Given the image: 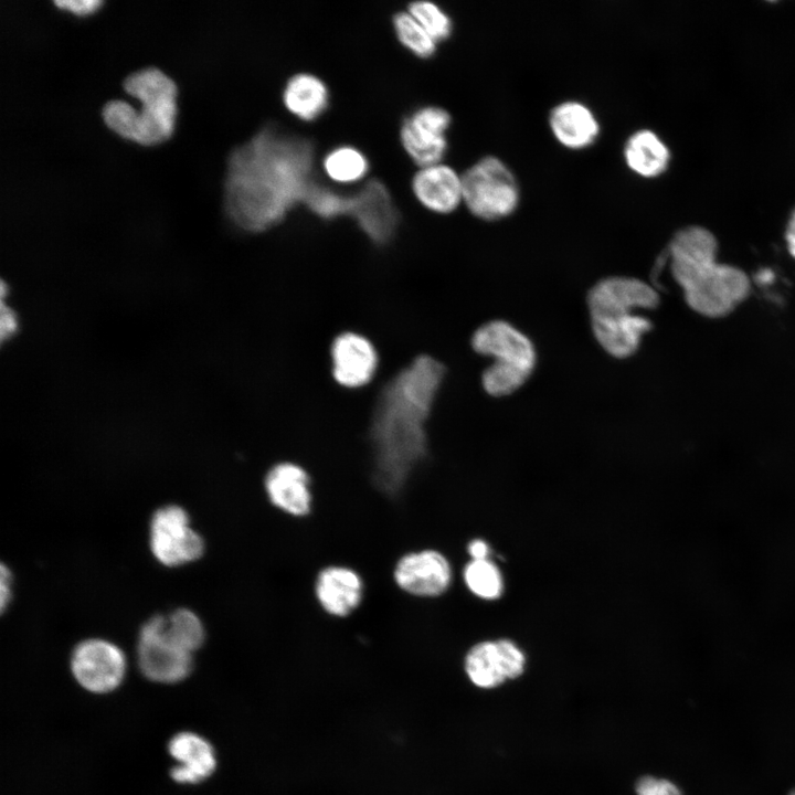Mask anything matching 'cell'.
<instances>
[{
  "label": "cell",
  "instance_id": "1",
  "mask_svg": "<svg viewBox=\"0 0 795 795\" xmlns=\"http://www.w3.org/2000/svg\"><path fill=\"white\" fill-rule=\"evenodd\" d=\"M315 146L264 126L229 155L223 202L240 229L258 233L280 223L314 182Z\"/></svg>",
  "mask_w": 795,
  "mask_h": 795
},
{
  "label": "cell",
  "instance_id": "2",
  "mask_svg": "<svg viewBox=\"0 0 795 795\" xmlns=\"http://www.w3.org/2000/svg\"><path fill=\"white\" fill-rule=\"evenodd\" d=\"M428 354L416 357L381 390L371 420L378 483L396 489L427 452L426 423L445 377Z\"/></svg>",
  "mask_w": 795,
  "mask_h": 795
},
{
  "label": "cell",
  "instance_id": "3",
  "mask_svg": "<svg viewBox=\"0 0 795 795\" xmlns=\"http://www.w3.org/2000/svg\"><path fill=\"white\" fill-rule=\"evenodd\" d=\"M593 335L610 356L635 354L651 321L638 310L655 309L660 297L648 283L629 276H608L595 283L586 297Z\"/></svg>",
  "mask_w": 795,
  "mask_h": 795
},
{
  "label": "cell",
  "instance_id": "4",
  "mask_svg": "<svg viewBox=\"0 0 795 795\" xmlns=\"http://www.w3.org/2000/svg\"><path fill=\"white\" fill-rule=\"evenodd\" d=\"M124 91L139 102L136 109L123 99H110L102 108L105 125L118 136L140 145L166 140L173 131L177 116V86L155 66L129 73Z\"/></svg>",
  "mask_w": 795,
  "mask_h": 795
},
{
  "label": "cell",
  "instance_id": "5",
  "mask_svg": "<svg viewBox=\"0 0 795 795\" xmlns=\"http://www.w3.org/2000/svg\"><path fill=\"white\" fill-rule=\"evenodd\" d=\"M470 343L476 353L492 359L481 374L483 389L491 396L515 393L534 371L538 360L534 343L507 320L483 324L473 333Z\"/></svg>",
  "mask_w": 795,
  "mask_h": 795
},
{
  "label": "cell",
  "instance_id": "6",
  "mask_svg": "<svg viewBox=\"0 0 795 795\" xmlns=\"http://www.w3.org/2000/svg\"><path fill=\"white\" fill-rule=\"evenodd\" d=\"M463 203L483 221L510 216L520 203L519 182L510 167L496 156H485L463 174Z\"/></svg>",
  "mask_w": 795,
  "mask_h": 795
},
{
  "label": "cell",
  "instance_id": "7",
  "mask_svg": "<svg viewBox=\"0 0 795 795\" xmlns=\"http://www.w3.org/2000/svg\"><path fill=\"white\" fill-rule=\"evenodd\" d=\"M690 309L701 316L720 318L729 315L751 292L748 275L739 267L714 263L681 287Z\"/></svg>",
  "mask_w": 795,
  "mask_h": 795
},
{
  "label": "cell",
  "instance_id": "8",
  "mask_svg": "<svg viewBox=\"0 0 795 795\" xmlns=\"http://www.w3.org/2000/svg\"><path fill=\"white\" fill-rule=\"evenodd\" d=\"M150 549L160 563L178 566L199 559L204 542L190 527L187 511L170 505L158 509L151 518Z\"/></svg>",
  "mask_w": 795,
  "mask_h": 795
},
{
  "label": "cell",
  "instance_id": "9",
  "mask_svg": "<svg viewBox=\"0 0 795 795\" xmlns=\"http://www.w3.org/2000/svg\"><path fill=\"white\" fill-rule=\"evenodd\" d=\"M137 658L145 677L160 683L179 682L193 668V654L177 646L162 633L159 615L152 616L141 627Z\"/></svg>",
  "mask_w": 795,
  "mask_h": 795
},
{
  "label": "cell",
  "instance_id": "10",
  "mask_svg": "<svg viewBox=\"0 0 795 795\" xmlns=\"http://www.w3.org/2000/svg\"><path fill=\"white\" fill-rule=\"evenodd\" d=\"M71 670L82 688L108 693L119 687L126 672V658L115 644L99 638L81 642L71 656Z\"/></svg>",
  "mask_w": 795,
  "mask_h": 795
},
{
  "label": "cell",
  "instance_id": "11",
  "mask_svg": "<svg viewBox=\"0 0 795 795\" xmlns=\"http://www.w3.org/2000/svg\"><path fill=\"white\" fill-rule=\"evenodd\" d=\"M451 114L438 106H424L410 114L400 129L401 144L409 157L421 168L442 162L448 142Z\"/></svg>",
  "mask_w": 795,
  "mask_h": 795
},
{
  "label": "cell",
  "instance_id": "12",
  "mask_svg": "<svg viewBox=\"0 0 795 795\" xmlns=\"http://www.w3.org/2000/svg\"><path fill=\"white\" fill-rule=\"evenodd\" d=\"M396 586L415 597H438L448 591L453 569L448 559L435 549L410 551L401 555L392 572Z\"/></svg>",
  "mask_w": 795,
  "mask_h": 795
},
{
  "label": "cell",
  "instance_id": "13",
  "mask_svg": "<svg viewBox=\"0 0 795 795\" xmlns=\"http://www.w3.org/2000/svg\"><path fill=\"white\" fill-rule=\"evenodd\" d=\"M526 655L512 640H483L469 648L464 659L468 679L483 689L498 687L522 675Z\"/></svg>",
  "mask_w": 795,
  "mask_h": 795
},
{
  "label": "cell",
  "instance_id": "14",
  "mask_svg": "<svg viewBox=\"0 0 795 795\" xmlns=\"http://www.w3.org/2000/svg\"><path fill=\"white\" fill-rule=\"evenodd\" d=\"M349 216L375 245L388 244L395 235L400 213L386 186L372 179L351 194Z\"/></svg>",
  "mask_w": 795,
  "mask_h": 795
},
{
  "label": "cell",
  "instance_id": "15",
  "mask_svg": "<svg viewBox=\"0 0 795 795\" xmlns=\"http://www.w3.org/2000/svg\"><path fill=\"white\" fill-rule=\"evenodd\" d=\"M264 489L268 501L288 516L301 518L311 512L310 476L296 463L280 462L272 466L265 475Z\"/></svg>",
  "mask_w": 795,
  "mask_h": 795
},
{
  "label": "cell",
  "instance_id": "16",
  "mask_svg": "<svg viewBox=\"0 0 795 795\" xmlns=\"http://www.w3.org/2000/svg\"><path fill=\"white\" fill-rule=\"evenodd\" d=\"M314 594L320 608L332 617L344 618L362 603L364 582L354 569L342 564L322 568L314 583Z\"/></svg>",
  "mask_w": 795,
  "mask_h": 795
},
{
  "label": "cell",
  "instance_id": "17",
  "mask_svg": "<svg viewBox=\"0 0 795 795\" xmlns=\"http://www.w3.org/2000/svg\"><path fill=\"white\" fill-rule=\"evenodd\" d=\"M718 242L706 227L691 225L679 230L670 241L668 256L675 282L681 287L717 263Z\"/></svg>",
  "mask_w": 795,
  "mask_h": 795
},
{
  "label": "cell",
  "instance_id": "18",
  "mask_svg": "<svg viewBox=\"0 0 795 795\" xmlns=\"http://www.w3.org/2000/svg\"><path fill=\"white\" fill-rule=\"evenodd\" d=\"M332 374L346 388H360L373 377L378 354L373 344L356 332H343L331 346Z\"/></svg>",
  "mask_w": 795,
  "mask_h": 795
},
{
  "label": "cell",
  "instance_id": "19",
  "mask_svg": "<svg viewBox=\"0 0 795 795\" xmlns=\"http://www.w3.org/2000/svg\"><path fill=\"white\" fill-rule=\"evenodd\" d=\"M168 752L178 762L170 770V776L179 784H199L211 777L218 766L213 745L194 732L174 734L168 743Z\"/></svg>",
  "mask_w": 795,
  "mask_h": 795
},
{
  "label": "cell",
  "instance_id": "20",
  "mask_svg": "<svg viewBox=\"0 0 795 795\" xmlns=\"http://www.w3.org/2000/svg\"><path fill=\"white\" fill-rule=\"evenodd\" d=\"M412 190L417 201L435 213H452L463 203L462 174L442 162L416 171Z\"/></svg>",
  "mask_w": 795,
  "mask_h": 795
},
{
  "label": "cell",
  "instance_id": "21",
  "mask_svg": "<svg viewBox=\"0 0 795 795\" xmlns=\"http://www.w3.org/2000/svg\"><path fill=\"white\" fill-rule=\"evenodd\" d=\"M549 128L554 139L570 150L590 148L600 137L595 113L580 100H563L550 110Z\"/></svg>",
  "mask_w": 795,
  "mask_h": 795
},
{
  "label": "cell",
  "instance_id": "22",
  "mask_svg": "<svg viewBox=\"0 0 795 795\" xmlns=\"http://www.w3.org/2000/svg\"><path fill=\"white\" fill-rule=\"evenodd\" d=\"M623 158L635 174L651 179L661 176L669 167L671 153L666 142L650 129H638L624 142Z\"/></svg>",
  "mask_w": 795,
  "mask_h": 795
},
{
  "label": "cell",
  "instance_id": "23",
  "mask_svg": "<svg viewBox=\"0 0 795 795\" xmlns=\"http://www.w3.org/2000/svg\"><path fill=\"white\" fill-rule=\"evenodd\" d=\"M285 107L297 118L311 121L322 115L329 104L326 84L317 76L298 73L292 76L284 88Z\"/></svg>",
  "mask_w": 795,
  "mask_h": 795
},
{
  "label": "cell",
  "instance_id": "24",
  "mask_svg": "<svg viewBox=\"0 0 795 795\" xmlns=\"http://www.w3.org/2000/svg\"><path fill=\"white\" fill-rule=\"evenodd\" d=\"M162 633L177 646L193 654L204 642V627L191 611L180 608L171 614L159 615Z\"/></svg>",
  "mask_w": 795,
  "mask_h": 795
},
{
  "label": "cell",
  "instance_id": "25",
  "mask_svg": "<svg viewBox=\"0 0 795 795\" xmlns=\"http://www.w3.org/2000/svg\"><path fill=\"white\" fill-rule=\"evenodd\" d=\"M322 167L332 181L352 183L367 174L369 161L359 149L352 146H340L327 153Z\"/></svg>",
  "mask_w": 795,
  "mask_h": 795
},
{
  "label": "cell",
  "instance_id": "26",
  "mask_svg": "<svg viewBox=\"0 0 795 795\" xmlns=\"http://www.w3.org/2000/svg\"><path fill=\"white\" fill-rule=\"evenodd\" d=\"M463 580L469 592L481 600L495 601L502 595V574L489 559L470 560L463 570Z\"/></svg>",
  "mask_w": 795,
  "mask_h": 795
},
{
  "label": "cell",
  "instance_id": "27",
  "mask_svg": "<svg viewBox=\"0 0 795 795\" xmlns=\"http://www.w3.org/2000/svg\"><path fill=\"white\" fill-rule=\"evenodd\" d=\"M393 28L400 43L421 59H428L436 52L437 42L407 11L393 15Z\"/></svg>",
  "mask_w": 795,
  "mask_h": 795
},
{
  "label": "cell",
  "instance_id": "28",
  "mask_svg": "<svg viewBox=\"0 0 795 795\" xmlns=\"http://www.w3.org/2000/svg\"><path fill=\"white\" fill-rule=\"evenodd\" d=\"M304 203L317 216L331 220L348 215L351 205V194L339 193L315 181L310 184Z\"/></svg>",
  "mask_w": 795,
  "mask_h": 795
},
{
  "label": "cell",
  "instance_id": "29",
  "mask_svg": "<svg viewBox=\"0 0 795 795\" xmlns=\"http://www.w3.org/2000/svg\"><path fill=\"white\" fill-rule=\"evenodd\" d=\"M407 12L427 31L436 41L448 39L453 31L451 17L436 3L431 1H414L409 4Z\"/></svg>",
  "mask_w": 795,
  "mask_h": 795
},
{
  "label": "cell",
  "instance_id": "30",
  "mask_svg": "<svg viewBox=\"0 0 795 795\" xmlns=\"http://www.w3.org/2000/svg\"><path fill=\"white\" fill-rule=\"evenodd\" d=\"M637 795H682L671 781L655 776H643L636 783Z\"/></svg>",
  "mask_w": 795,
  "mask_h": 795
},
{
  "label": "cell",
  "instance_id": "31",
  "mask_svg": "<svg viewBox=\"0 0 795 795\" xmlns=\"http://www.w3.org/2000/svg\"><path fill=\"white\" fill-rule=\"evenodd\" d=\"M103 2L100 0H59L54 4L76 15H86L94 12Z\"/></svg>",
  "mask_w": 795,
  "mask_h": 795
},
{
  "label": "cell",
  "instance_id": "32",
  "mask_svg": "<svg viewBox=\"0 0 795 795\" xmlns=\"http://www.w3.org/2000/svg\"><path fill=\"white\" fill-rule=\"evenodd\" d=\"M470 560H486L490 555V547L483 539H473L467 545Z\"/></svg>",
  "mask_w": 795,
  "mask_h": 795
},
{
  "label": "cell",
  "instance_id": "33",
  "mask_svg": "<svg viewBox=\"0 0 795 795\" xmlns=\"http://www.w3.org/2000/svg\"><path fill=\"white\" fill-rule=\"evenodd\" d=\"M1 610L4 611L11 598V573L4 564L1 565Z\"/></svg>",
  "mask_w": 795,
  "mask_h": 795
},
{
  "label": "cell",
  "instance_id": "34",
  "mask_svg": "<svg viewBox=\"0 0 795 795\" xmlns=\"http://www.w3.org/2000/svg\"><path fill=\"white\" fill-rule=\"evenodd\" d=\"M785 240L789 254L795 258V209L787 222Z\"/></svg>",
  "mask_w": 795,
  "mask_h": 795
},
{
  "label": "cell",
  "instance_id": "35",
  "mask_svg": "<svg viewBox=\"0 0 795 795\" xmlns=\"http://www.w3.org/2000/svg\"><path fill=\"white\" fill-rule=\"evenodd\" d=\"M788 795H795V789L792 791Z\"/></svg>",
  "mask_w": 795,
  "mask_h": 795
}]
</instances>
